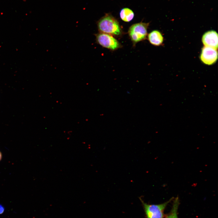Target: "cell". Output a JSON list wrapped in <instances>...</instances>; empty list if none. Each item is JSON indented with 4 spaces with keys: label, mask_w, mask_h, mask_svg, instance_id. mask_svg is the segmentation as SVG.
Instances as JSON below:
<instances>
[{
    "label": "cell",
    "mask_w": 218,
    "mask_h": 218,
    "mask_svg": "<svg viewBox=\"0 0 218 218\" xmlns=\"http://www.w3.org/2000/svg\"><path fill=\"white\" fill-rule=\"evenodd\" d=\"M98 29L100 32L111 35L119 36L122 30L117 20L110 13H107L97 22Z\"/></svg>",
    "instance_id": "6da1fadb"
},
{
    "label": "cell",
    "mask_w": 218,
    "mask_h": 218,
    "mask_svg": "<svg viewBox=\"0 0 218 218\" xmlns=\"http://www.w3.org/2000/svg\"><path fill=\"white\" fill-rule=\"evenodd\" d=\"M149 25V23L140 22L130 27L128 31V35L134 45L146 39Z\"/></svg>",
    "instance_id": "3957f363"
},
{
    "label": "cell",
    "mask_w": 218,
    "mask_h": 218,
    "mask_svg": "<svg viewBox=\"0 0 218 218\" xmlns=\"http://www.w3.org/2000/svg\"><path fill=\"white\" fill-rule=\"evenodd\" d=\"M173 199L172 197L168 201L161 204H152L144 202L141 197H139L147 218H164V210Z\"/></svg>",
    "instance_id": "7a4b0ae2"
},
{
    "label": "cell",
    "mask_w": 218,
    "mask_h": 218,
    "mask_svg": "<svg viewBox=\"0 0 218 218\" xmlns=\"http://www.w3.org/2000/svg\"><path fill=\"white\" fill-rule=\"evenodd\" d=\"M121 19L124 21L129 22L131 21L134 17L133 12L128 8H124L121 9L120 12Z\"/></svg>",
    "instance_id": "ba28073f"
},
{
    "label": "cell",
    "mask_w": 218,
    "mask_h": 218,
    "mask_svg": "<svg viewBox=\"0 0 218 218\" xmlns=\"http://www.w3.org/2000/svg\"><path fill=\"white\" fill-rule=\"evenodd\" d=\"M217 57L218 53L216 49L204 46L202 49L200 58L204 64L211 65L216 62Z\"/></svg>",
    "instance_id": "5b68a950"
},
{
    "label": "cell",
    "mask_w": 218,
    "mask_h": 218,
    "mask_svg": "<svg viewBox=\"0 0 218 218\" xmlns=\"http://www.w3.org/2000/svg\"><path fill=\"white\" fill-rule=\"evenodd\" d=\"M5 210V208L2 204H0V214L3 213Z\"/></svg>",
    "instance_id": "30bf717a"
},
{
    "label": "cell",
    "mask_w": 218,
    "mask_h": 218,
    "mask_svg": "<svg viewBox=\"0 0 218 218\" xmlns=\"http://www.w3.org/2000/svg\"><path fill=\"white\" fill-rule=\"evenodd\" d=\"M95 35L97 43L103 47L115 50L121 47L119 42L111 35L100 32Z\"/></svg>",
    "instance_id": "277c9868"
},
{
    "label": "cell",
    "mask_w": 218,
    "mask_h": 218,
    "mask_svg": "<svg viewBox=\"0 0 218 218\" xmlns=\"http://www.w3.org/2000/svg\"><path fill=\"white\" fill-rule=\"evenodd\" d=\"M202 41L204 46L217 49L218 34L216 31L212 30L206 32L202 36Z\"/></svg>",
    "instance_id": "8992f818"
},
{
    "label": "cell",
    "mask_w": 218,
    "mask_h": 218,
    "mask_svg": "<svg viewBox=\"0 0 218 218\" xmlns=\"http://www.w3.org/2000/svg\"><path fill=\"white\" fill-rule=\"evenodd\" d=\"M148 39L151 44L154 46H158L163 43L164 38L160 31L154 30L148 34Z\"/></svg>",
    "instance_id": "52a82bcc"
},
{
    "label": "cell",
    "mask_w": 218,
    "mask_h": 218,
    "mask_svg": "<svg viewBox=\"0 0 218 218\" xmlns=\"http://www.w3.org/2000/svg\"><path fill=\"white\" fill-rule=\"evenodd\" d=\"M2 153L0 151V161L2 160Z\"/></svg>",
    "instance_id": "8fae6325"
},
{
    "label": "cell",
    "mask_w": 218,
    "mask_h": 218,
    "mask_svg": "<svg viewBox=\"0 0 218 218\" xmlns=\"http://www.w3.org/2000/svg\"><path fill=\"white\" fill-rule=\"evenodd\" d=\"M172 207L170 212L167 214L166 218H178V210L180 204L178 197L173 198Z\"/></svg>",
    "instance_id": "9c48e42d"
}]
</instances>
